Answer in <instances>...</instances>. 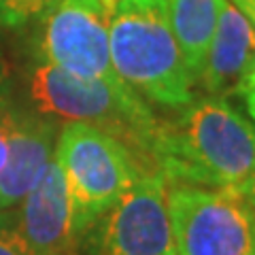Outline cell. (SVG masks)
Returning <instances> with one entry per match:
<instances>
[{
    "label": "cell",
    "instance_id": "obj_20",
    "mask_svg": "<svg viewBox=\"0 0 255 255\" xmlns=\"http://www.w3.org/2000/svg\"><path fill=\"white\" fill-rule=\"evenodd\" d=\"M75 255H79V253H75Z\"/></svg>",
    "mask_w": 255,
    "mask_h": 255
},
{
    "label": "cell",
    "instance_id": "obj_10",
    "mask_svg": "<svg viewBox=\"0 0 255 255\" xmlns=\"http://www.w3.org/2000/svg\"><path fill=\"white\" fill-rule=\"evenodd\" d=\"M255 62V28L232 0H219V17L206 49L198 81L206 94L226 98L236 94L247 68Z\"/></svg>",
    "mask_w": 255,
    "mask_h": 255
},
{
    "label": "cell",
    "instance_id": "obj_1",
    "mask_svg": "<svg viewBox=\"0 0 255 255\" xmlns=\"http://www.w3.org/2000/svg\"><path fill=\"white\" fill-rule=\"evenodd\" d=\"M151 159L166 181L238 189L255 174V124L206 94L159 122Z\"/></svg>",
    "mask_w": 255,
    "mask_h": 255
},
{
    "label": "cell",
    "instance_id": "obj_13",
    "mask_svg": "<svg viewBox=\"0 0 255 255\" xmlns=\"http://www.w3.org/2000/svg\"><path fill=\"white\" fill-rule=\"evenodd\" d=\"M0 255H34L19 228L15 209L0 211Z\"/></svg>",
    "mask_w": 255,
    "mask_h": 255
},
{
    "label": "cell",
    "instance_id": "obj_9",
    "mask_svg": "<svg viewBox=\"0 0 255 255\" xmlns=\"http://www.w3.org/2000/svg\"><path fill=\"white\" fill-rule=\"evenodd\" d=\"M60 128L49 115L17 113L9 153L0 168V211L15 209L47 170Z\"/></svg>",
    "mask_w": 255,
    "mask_h": 255
},
{
    "label": "cell",
    "instance_id": "obj_14",
    "mask_svg": "<svg viewBox=\"0 0 255 255\" xmlns=\"http://www.w3.org/2000/svg\"><path fill=\"white\" fill-rule=\"evenodd\" d=\"M15 119H17V113L6 102L0 100V168H2L6 153H9V142L15 128Z\"/></svg>",
    "mask_w": 255,
    "mask_h": 255
},
{
    "label": "cell",
    "instance_id": "obj_15",
    "mask_svg": "<svg viewBox=\"0 0 255 255\" xmlns=\"http://www.w3.org/2000/svg\"><path fill=\"white\" fill-rule=\"evenodd\" d=\"M236 94L245 100V107H247V113L255 122V62L247 68V73L243 75L241 83L236 87Z\"/></svg>",
    "mask_w": 255,
    "mask_h": 255
},
{
    "label": "cell",
    "instance_id": "obj_2",
    "mask_svg": "<svg viewBox=\"0 0 255 255\" xmlns=\"http://www.w3.org/2000/svg\"><path fill=\"white\" fill-rule=\"evenodd\" d=\"M109 45L117 77L140 98L172 111L196 98V79L172 34L166 2L124 0L111 15Z\"/></svg>",
    "mask_w": 255,
    "mask_h": 255
},
{
    "label": "cell",
    "instance_id": "obj_4",
    "mask_svg": "<svg viewBox=\"0 0 255 255\" xmlns=\"http://www.w3.org/2000/svg\"><path fill=\"white\" fill-rule=\"evenodd\" d=\"M53 157L66 181L79 243L142 172L155 170L142 164L122 140L81 122H66L60 128Z\"/></svg>",
    "mask_w": 255,
    "mask_h": 255
},
{
    "label": "cell",
    "instance_id": "obj_8",
    "mask_svg": "<svg viewBox=\"0 0 255 255\" xmlns=\"http://www.w3.org/2000/svg\"><path fill=\"white\" fill-rule=\"evenodd\" d=\"M15 211H17L19 228L34 255L79 253L66 181L55 157H51L43 177L23 196Z\"/></svg>",
    "mask_w": 255,
    "mask_h": 255
},
{
    "label": "cell",
    "instance_id": "obj_12",
    "mask_svg": "<svg viewBox=\"0 0 255 255\" xmlns=\"http://www.w3.org/2000/svg\"><path fill=\"white\" fill-rule=\"evenodd\" d=\"M55 0H0V23L26 26L32 19H41Z\"/></svg>",
    "mask_w": 255,
    "mask_h": 255
},
{
    "label": "cell",
    "instance_id": "obj_16",
    "mask_svg": "<svg viewBox=\"0 0 255 255\" xmlns=\"http://www.w3.org/2000/svg\"><path fill=\"white\" fill-rule=\"evenodd\" d=\"M232 2L247 15V19H249L255 28V0H232Z\"/></svg>",
    "mask_w": 255,
    "mask_h": 255
},
{
    "label": "cell",
    "instance_id": "obj_11",
    "mask_svg": "<svg viewBox=\"0 0 255 255\" xmlns=\"http://www.w3.org/2000/svg\"><path fill=\"white\" fill-rule=\"evenodd\" d=\"M166 13L189 73L198 83L206 49L217 26L219 0H168Z\"/></svg>",
    "mask_w": 255,
    "mask_h": 255
},
{
    "label": "cell",
    "instance_id": "obj_17",
    "mask_svg": "<svg viewBox=\"0 0 255 255\" xmlns=\"http://www.w3.org/2000/svg\"><path fill=\"white\" fill-rule=\"evenodd\" d=\"M238 191H241V194L247 198V200H249V204L253 206V211H255V174L245 183V185L238 187Z\"/></svg>",
    "mask_w": 255,
    "mask_h": 255
},
{
    "label": "cell",
    "instance_id": "obj_5",
    "mask_svg": "<svg viewBox=\"0 0 255 255\" xmlns=\"http://www.w3.org/2000/svg\"><path fill=\"white\" fill-rule=\"evenodd\" d=\"M174 255H255V211L234 187L166 181Z\"/></svg>",
    "mask_w": 255,
    "mask_h": 255
},
{
    "label": "cell",
    "instance_id": "obj_19",
    "mask_svg": "<svg viewBox=\"0 0 255 255\" xmlns=\"http://www.w3.org/2000/svg\"><path fill=\"white\" fill-rule=\"evenodd\" d=\"M159 2H168V0H159Z\"/></svg>",
    "mask_w": 255,
    "mask_h": 255
},
{
    "label": "cell",
    "instance_id": "obj_6",
    "mask_svg": "<svg viewBox=\"0 0 255 255\" xmlns=\"http://www.w3.org/2000/svg\"><path fill=\"white\" fill-rule=\"evenodd\" d=\"M81 255H174L166 177L145 170L79 243Z\"/></svg>",
    "mask_w": 255,
    "mask_h": 255
},
{
    "label": "cell",
    "instance_id": "obj_18",
    "mask_svg": "<svg viewBox=\"0 0 255 255\" xmlns=\"http://www.w3.org/2000/svg\"><path fill=\"white\" fill-rule=\"evenodd\" d=\"M122 2H124V0H102V4H105V9L109 11V15H113L115 9H117V6L122 4Z\"/></svg>",
    "mask_w": 255,
    "mask_h": 255
},
{
    "label": "cell",
    "instance_id": "obj_3",
    "mask_svg": "<svg viewBox=\"0 0 255 255\" xmlns=\"http://www.w3.org/2000/svg\"><path fill=\"white\" fill-rule=\"evenodd\" d=\"M30 96L38 113L100 128L155 168L151 149L159 122L147 100L122 79H83L38 62L30 77Z\"/></svg>",
    "mask_w": 255,
    "mask_h": 255
},
{
    "label": "cell",
    "instance_id": "obj_7",
    "mask_svg": "<svg viewBox=\"0 0 255 255\" xmlns=\"http://www.w3.org/2000/svg\"><path fill=\"white\" fill-rule=\"evenodd\" d=\"M102 0H55L41 17V62L83 79H119Z\"/></svg>",
    "mask_w": 255,
    "mask_h": 255
}]
</instances>
